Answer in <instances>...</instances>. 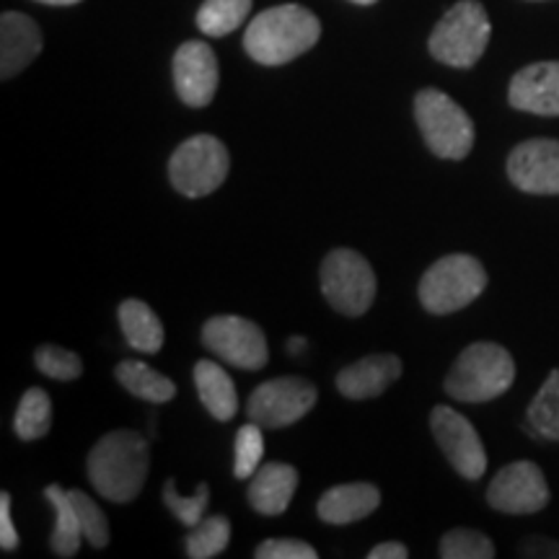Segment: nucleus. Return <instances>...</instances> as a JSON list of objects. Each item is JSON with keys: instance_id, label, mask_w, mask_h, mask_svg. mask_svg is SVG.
Wrapping results in <instances>:
<instances>
[{"instance_id": "obj_7", "label": "nucleus", "mask_w": 559, "mask_h": 559, "mask_svg": "<svg viewBox=\"0 0 559 559\" xmlns=\"http://www.w3.org/2000/svg\"><path fill=\"white\" fill-rule=\"evenodd\" d=\"M321 293L342 317L358 319L376 300V272L355 249H334L321 262Z\"/></svg>"}, {"instance_id": "obj_27", "label": "nucleus", "mask_w": 559, "mask_h": 559, "mask_svg": "<svg viewBox=\"0 0 559 559\" xmlns=\"http://www.w3.org/2000/svg\"><path fill=\"white\" fill-rule=\"evenodd\" d=\"M230 542V523L223 515H210L202 519L190 534H187L185 547L187 557L192 559H213L226 551Z\"/></svg>"}, {"instance_id": "obj_25", "label": "nucleus", "mask_w": 559, "mask_h": 559, "mask_svg": "<svg viewBox=\"0 0 559 559\" xmlns=\"http://www.w3.org/2000/svg\"><path fill=\"white\" fill-rule=\"evenodd\" d=\"M52 428V402L45 389H29L21 396L13 430L21 440H39Z\"/></svg>"}, {"instance_id": "obj_16", "label": "nucleus", "mask_w": 559, "mask_h": 559, "mask_svg": "<svg viewBox=\"0 0 559 559\" xmlns=\"http://www.w3.org/2000/svg\"><path fill=\"white\" fill-rule=\"evenodd\" d=\"M41 32L37 21L19 11L0 16V79L11 81L39 58Z\"/></svg>"}, {"instance_id": "obj_1", "label": "nucleus", "mask_w": 559, "mask_h": 559, "mask_svg": "<svg viewBox=\"0 0 559 559\" xmlns=\"http://www.w3.org/2000/svg\"><path fill=\"white\" fill-rule=\"evenodd\" d=\"M88 479L104 500L132 502L143 492L151 469V445L135 430L107 432L88 453Z\"/></svg>"}, {"instance_id": "obj_6", "label": "nucleus", "mask_w": 559, "mask_h": 559, "mask_svg": "<svg viewBox=\"0 0 559 559\" xmlns=\"http://www.w3.org/2000/svg\"><path fill=\"white\" fill-rule=\"evenodd\" d=\"M415 120L428 148L438 158L461 160L474 148V122L449 94L423 88L415 96Z\"/></svg>"}, {"instance_id": "obj_21", "label": "nucleus", "mask_w": 559, "mask_h": 559, "mask_svg": "<svg viewBox=\"0 0 559 559\" xmlns=\"http://www.w3.org/2000/svg\"><path fill=\"white\" fill-rule=\"evenodd\" d=\"M120 326L124 340L138 353L156 355L164 347V324L145 300L128 298L120 306Z\"/></svg>"}, {"instance_id": "obj_12", "label": "nucleus", "mask_w": 559, "mask_h": 559, "mask_svg": "<svg viewBox=\"0 0 559 559\" xmlns=\"http://www.w3.org/2000/svg\"><path fill=\"white\" fill-rule=\"evenodd\" d=\"M489 508L510 515L539 513L549 506V487L534 461H513L487 487Z\"/></svg>"}, {"instance_id": "obj_18", "label": "nucleus", "mask_w": 559, "mask_h": 559, "mask_svg": "<svg viewBox=\"0 0 559 559\" xmlns=\"http://www.w3.org/2000/svg\"><path fill=\"white\" fill-rule=\"evenodd\" d=\"M379 506V487L370 485V481H349V485H337L326 489L319 498L317 513L319 519L330 523V526H349V523L368 519Z\"/></svg>"}, {"instance_id": "obj_37", "label": "nucleus", "mask_w": 559, "mask_h": 559, "mask_svg": "<svg viewBox=\"0 0 559 559\" xmlns=\"http://www.w3.org/2000/svg\"><path fill=\"white\" fill-rule=\"evenodd\" d=\"M37 3H45V5H75V3H81V0H37Z\"/></svg>"}, {"instance_id": "obj_34", "label": "nucleus", "mask_w": 559, "mask_h": 559, "mask_svg": "<svg viewBox=\"0 0 559 559\" xmlns=\"http://www.w3.org/2000/svg\"><path fill=\"white\" fill-rule=\"evenodd\" d=\"M0 547L5 551H13L19 547V534L16 526L11 521V495H0Z\"/></svg>"}, {"instance_id": "obj_33", "label": "nucleus", "mask_w": 559, "mask_h": 559, "mask_svg": "<svg viewBox=\"0 0 559 559\" xmlns=\"http://www.w3.org/2000/svg\"><path fill=\"white\" fill-rule=\"evenodd\" d=\"M257 559H317V549L300 539H270L254 551Z\"/></svg>"}, {"instance_id": "obj_13", "label": "nucleus", "mask_w": 559, "mask_h": 559, "mask_svg": "<svg viewBox=\"0 0 559 559\" xmlns=\"http://www.w3.org/2000/svg\"><path fill=\"white\" fill-rule=\"evenodd\" d=\"M221 68L213 47L205 41H185L174 55V88L187 107L202 109L218 94Z\"/></svg>"}, {"instance_id": "obj_23", "label": "nucleus", "mask_w": 559, "mask_h": 559, "mask_svg": "<svg viewBox=\"0 0 559 559\" xmlns=\"http://www.w3.org/2000/svg\"><path fill=\"white\" fill-rule=\"evenodd\" d=\"M45 498L50 500V506L55 508V534L50 539L52 551L66 559L75 557L81 549L83 528H81L79 513H75L73 508V500H70V495L60 485L45 487Z\"/></svg>"}, {"instance_id": "obj_10", "label": "nucleus", "mask_w": 559, "mask_h": 559, "mask_svg": "<svg viewBox=\"0 0 559 559\" xmlns=\"http://www.w3.org/2000/svg\"><path fill=\"white\" fill-rule=\"evenodd\" d=\"M202 345L215 358L234 368L260 370L267 366L270 349L260 324L243 317H213L202 326Z\"/></svg>"}, {"instance_id": "obj_19", "label": "nucleus", "mask_w": 559, "mask_h": 559, "mask_svg": "<svg viewBox=\"0 0 559 559\" xmlns=\"http://www.w3.org/2000/svg\"><path fill=\"white\" fill-rule=\"evenodd\" d=\"M296 489V466L283 464V461H272V464H262L254 477H251L249 502L262 515H283L290 508Z\"/></svg>"}, {"instance_id": "obj_17", "label": "nucleus", "mask_w": 559, "mask_h": 559, "mask_svg": "<svg viewBox=\"0 0 559 559\" xmlns=\"http://www.w3.org/2000/svg\"><path fill=\"white\" fill-rule=\"evenodd\" d=\"M402 376V360L391 353L368 355L337 373L340 394L349 402L376 400Z\"/></svg>"}, {"instance_id": "obj_31", "label": "nucleus", "mask_w": 559, "mask_h": 559, "mask_svg": "<svg viewBox=\"0 0 559 559\" xmlns=\"http://www.w3.org/2000/svg\"><path fill=\"white\" fill-rule=\"evenodd\" d=\"M34 362L52 381H75L83 373L81 355L58 345H41L34 353Z\"/></svg>"}, {"instance_id": "obj_15", "label": "nucleus", "mask_w": 559, "mask_h": 559, "mask_svg": "<svg viewBox=\"0 0 559 559\" xmlns=\"http://www.w3.org/2000/svg\"><path fill=\"white\" fill-rule=\"evenodd\" d=\"M510 107L539 117H559V62H534L513 75Z\"/></svg>"}, {"instance_id": "obj_11", "label": "nucleus", "mask_w": 559, "mask_h": 559, "mask_svg": "<svg viewBox=\"0 0 559 559\" xmlns=\"http://www.w3.org/2000/svg\"><path fill=\"white\" fill-rule=\"evenodd\" d=\"M430 428L432 436L438 440L440 451H443V456L451 461L453 469H456L464 479H481V474L487 472V451L485 445H481L479 432L474 430L469 419L453 407L440 404V407L432 409Z\"/></svg>"}, {"instance_id": "obj_22", "label": "nucleus", "mask_w": 559, "mask_h": 559, "mask_svg": "<svg viewBox=\"0 0 559 559\" xmlns=\"http://www.w3.org/2000/svg\"><path fill=\"white\" fill-rule=\"evenodd\" d=\"M115 379L122 383V389H128L138 400L151 402V404H164L171 402L177 394V383L169 376L158 373L156 368H151L148 362L140 360H122L115 368Z\"/></svg>"}, {"instance_id": "obj_9", "label": "nucleus", "mask_w": 559, "mask_h": 559, "mask_svg": "<svg viewBox=\"0 0 559 559\" xmlns=\"http://www.w3.org/2000/svg\"><path fill=\"white\" fill-rule=\"evenodd\" d=\"M319 400V391L311 381L298 376H283L260 383V389L251 391L247 415L251 423L262 428H290L298 419H304Z\"/></svg>"}, {"instance_id": "obj_24", "label": "nucleus", "mask_w": 559, "mask_h": 559, "mask_svg": "<svg viewBox=\"0 0 559 559\" xmlns=\"http://www.w3.org/2000/svg\"><path fill=\"white\" fill-rule=\"evenodd\" d=\"M526 430L544 443H559V368L551 370L528 404Z\"/></svg>"}, {"instance_id": "obj_38", "label": "nucleus", "mask_w": 559, "mask_h": 559, "mask_svg": "<svg viewBox=\"0 0 559 559\" xmlns=\"http://www.w3.org/2000/svg\"><path fill=\"white\" fill-rule=\"evenodd\" d=\"M349 3H355V5H373V3H379V0H349Z\"/></svg>"}, {"instance_id": "obj_29", "label": "nucleus", "mask_w": 559, "mask_h": 559, "mask_svg": "<svg viewBox=\"0 0 559 559\" xmlns=\"http://www.w3.org/2000/svg\"><path fill=\"white\" fill-rule=\"evenodd\" d=\"M234 474L236 479H251L257 474V469L262 466L264 459V436H262V425L251 423L243 425V428L236 432L234 440Z\"/></svg>"}, {"instance_id": "obj_2", "label": "nucleus", "mask_w": 559, "mask_h": 559, "mask_svg": "<svg viewBox=\"0 0 559 559\" xmlns=\"http://www.w3.org/2000/svg\"><path fill=\"white\" fill-rule=\"evenodd\" d=\"M321 37V21L304 5L285 3L262 11L243 32V50L254 62L267 68L285 66L300 58Z\"/></svg>"}, {"instance_id": "obj_35", "label": "nucleus", "mask_w": 559, "mask_h": 559, "mask_svg": "<svg viewBox=\"0 0 559 559\" xmlns=\"http://www.w3.org/2000/svg\"><path fill=\"white\" fill-rule=\"evenodd\" d=\"M407 557H409V549L400 542L379 544V547L368 551V559H407Z\"/></svg>"}, {"instance_id": "obj_32", "label": "nucleus", "mask_w": 559, "mask_h": 559, "mask_svg": "<svg viewBox=\"0 0 559 559\" xmlns=\"http://www.w3.org/2000/svg\"><path fill=\"white\" fill-rule=\"evenodd\" d=\"M207 500H210V487L205 485V481L198 485V489H194V495H190V498H181V495L177 492V485H174V479L166 481V487H164L166 508H169L187 528H194L202 519H205Z\"/></svg>"}, {"instance_id": "obj_36", "label": "nucleus", "mask_w": 559, "mask_h": 559, "mask_svg": "<svg viewBox=\"0 0 559 559\" xmlns=\"http://www.w3.org/2000/svg\"><path fill=\"white\" fill-rule=\"evenodd\" d=\"M306 349V340L304 337H293L290 345H288V353L290 355H300Z\"/></svg>"}, {"instance_id": "obj_28", "label": "nucleus", "mask_w": 559, "mask_h": 559, "mask_svg": "<svg viewBox=\"0 0 559 559\" xmlns=\"http://www.w3.org/2000/svg\"><path fill=\"white\" fill-rule=\"evenodd\" d=\"M443 559H492L495 544L489 536L474 528H453L440 539Z\"/></svg>"}, {"instance_id": "obj_8", "label": "nucleus", "mask_w": 559, "mask_h": 559, "mask_svg": "<svg viewBox=\"0 0 559 559\" xmlns=\"http://www.w3.org/2000/svg\"><path fill=\"white\" fill-rule=\"evenodd\" d=\"M230 169L228 148L213 135H192L174 151L169 160L171 187L185 198L198 200L213 194Z\"/></svg>"}, {"instance_id": "obj_4", "label": "nucleus", "mask_w": 559, "mask_h": 559, "mask_svg": "<svg viewBox=\"0 0 559 559\" xmlns=\"http://www.w3.org/2000/svg\"><path fill=\"white\" fill-rule=\"evenodd\" d=\"M492 24L479 0H459L430 34V55L451 68H472L485 55Z\"/></svg>"}, {"instance_id": "obj_3", "label": "nucleus", "mask_w": 559, "mask_h": 559, "mask_svg": "<svg viewBox=\"0 0 559 559\" xmlns=\"http://www.w3.org/2000/svg\"><path fill=\"white\" fill-rule=\"evenodd\" d=\"M513 355L498 342H474L459 355L445 376V391L459 402H492L513 386Z\"/></svg>"}, {"instance_id": "obj_20", "label": "nucleus", "mask_w": 559, "mask_h": 559, "mask_svg": "<svg viewBox=\"0 0 559 559\" xmlns=\"http://www.w3.org/2000/svg\"><path fill=\"white\" fill-rule=\"evenodd\" d=\"M194 386H198L200 402L218 423H228L234 419L236 409H239V396H236V386L230 376L218 366L215 360H198L194 362Z\"/></svg>"}, {"instance_id": "obj_14", "label": "nucleus", "mask_w": 559, "mask_h": 559, "mask_svg": "<svg viewBox=\"0 0 559 559\" xmlns=\"http://www.w3.org/2000/svg\"><path fill=\"white\" fill-rule=\"evenodd\" d=\"M508 177L528 194H559V140H526L508 156Z\"/></svg>"}, {"instance_id": "obj_5", "label": "nucleus", "mask_w": 559, "mask_h": 559, "mask_svg": "<svg viewBox=\"0 0 559 559\" xmlns=\"http://www.w3.org/2000/svg\"><path fill=\"white\" fill-rule=\"evenodd\" d=\"M487 288V270L472 254L440 257L419 280V304L425 311L445 317L474 304Z\"/></svg>"}, {"instance_id": "obj_26", "label": "nucleus", "mask_w": 559, "mask_h": 559, "mask_svg": "<svg viewBox=\"0 0 559 559\" xmlns=\"http://www.w3.org/2000/svg\"><path fill=\"white\" fill-rule=\"evenodd\" d=\"M251 0H205L198 11V26L207 37H226L247 21Z\"/></svg>"}, {"instance_id": "obj_30", "label": "nucleus", "mask_w": 559, "mask_h": 559, "mask_svg": "<svg viewBox=\"0 0 559 559\" xmlns=\"http://www.w3.org/2000/svg\"><path fill=\"white\" fill-rule=\"evenodd\" d=\"M70 500H73L75 513H79L83 539H86L94 549H104L109 544V521L104 510L88 498L83 489H70Z\"/></svg>"}]
</instances>
